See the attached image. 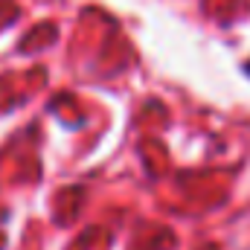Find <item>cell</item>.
I'll return each mask as SVG.
<instances>
[{
    "instance_id": "6da1fadb",
    "label": "cell",
    "mask_w": 250,
    "mask_h": 250,
    "mask_svg": "<svg viewBox=\"0 0 250 250\" xmlns=\"http://www.w3.org/2000/svg\"><path fill=\"white\" fill-rule=\"evenodd\" d=\"M242 70H245V76H250V59L245 64H242Z\"/></svg>"
}]
</instances>
